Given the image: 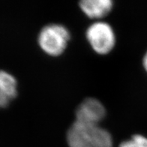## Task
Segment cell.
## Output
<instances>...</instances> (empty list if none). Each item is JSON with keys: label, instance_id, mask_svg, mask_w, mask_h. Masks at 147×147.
I'll return each instance as SVG.
<instances>
[{"label": "cell", "instance_id": "cell-8", "mask_svg": "<svg viewBox=\"0 0 147 147\" xmlns=\"http://www.w3.org/2000/svg\"><path fill=\"white\" fill-rule=\"evenodd\" d=\"M143 66L145 71L147 74V51L145 53V54L143 57Z\"/></svg>", "mask_w": 147, "mask_h": 147}, {"label": "cell", "instance_id": "cell-3", "mask_svg": "<svg viewBox=\"0 0 147 147\" xmlns=\"http://www.w3.org/2000/svg\"><path fill=\"white\" fill-rule=\"evenodd\" d=\"M86 38L92 48L99 54H107L114 47L116 36L113 28L105 22H95L86 30Z\"/></svg>", "mask_w": 147, "mask_h": 147}, {"label": "cell", "instance_id": "cell-5", "mask_svg": "<svg viewBox=\"0 0 147 147\" xmlns=\"http://www.w3.org/2000/svg\"><path fill=\"white\" fill-rule=\"evenodd\" d=\"M111 0H83L80 7L86 15L92 19H100L108 14L113 8Z\"/></svg>", "mask_w": 147, "mask_h": 147}, {"label": "cell", "instance_id": "cell-4", "mask_svg": "<svg viewBox=\"0 0 147 147\" xmlns=\"http://www.w3.org/2000/svg\"><path fill=\"white\" fill-rule=\"evenodd\" d=\"M106 115L101 102L95 98H87L78 106L76 111L77 122L89 125H99Z\"/></svg>", "mask_w": 147, "mask_h": 147}, {"label": "cell", "instance_id": "cell-7", "mask_svg": "<svg viewBox=\"0 0 147 147\" xmlns=\"http://www.w3.org/2000/svg\"><path fill=\"white\" fill-rule=\"evenodd\" d=\"M119 147H147V137L135 134L128 140L122 142Z\"/></svg>", "mask_w": 147, "mask_h": 147}, {"label": "cell", "instance_id": "cell-6", "mask_svg": "<svg viewBox=\"0 0 147 147\" xmlns=\"http://www.w3.org/2000/svg\"><path fill=\"white\" fill-rule=\"evenodd\" d=\"M17 80L4 71H0V108L5 107L17 95Z\"/></svg>", "mask_w": 147, "mask_h": 147}, {"label": "cell", "instance_id": "cell-1", "mask_svg": "<svg viewBox=\"0 0 147 147\" xmlns=\"http://www.w3.org/2000/svg\"><path fill=\"white\" fill-rule=\"evenodd\" d=\"M69 147H113V139L99 125L74 122L67 134Z\"/></svg>", "mask_w": 147, "mask_h": 147}, {"label": "cell", "instance_id": "cell-2", "mask_svg": "<svg viewBox=\"0 0 147 147\" xmlns=\"http://www.w3.org/2000/svg\"><path fill=\"white\" fill-rule=\"evenodd\" d=\"M70 40V33L64 26L47 25L41 30L38 38L40 47L47 54L59 56L64 52Z\"/></svg>", "mask_w": 147, "mask_h": 147}]
</instances>
